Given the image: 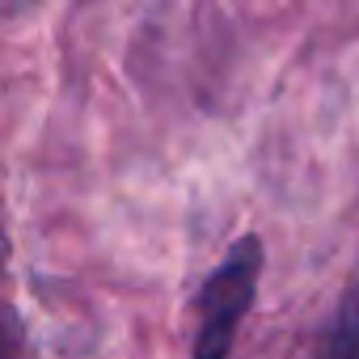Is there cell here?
<instances>
[{
	"label": "cell",
	"instance_id": "3",
	"mask_svg": "<svg viewBox=\"0 0 359 359\" xmlns=\"http://www.w3.org/2000/svg\"><path fill=\"white\" fill-rule=\"evenodd\" d=\"M0 359H18V346H13V334H9L5 317H0Z\"/></svg>",
	"mask_w": 359,
	"mask_h": 359
},
{
	"label": "cell",
	"instance_id": "1",
	"mask_svg": "<svg viewBox=\"0 0 359 359\" xmlns=\"http://www.w3.org/2000/svg\"><path fill=\"white\" fill-rule=\"evenodd\" d=\"M262 275V241L241 237L212 279L199 292V330H195V359H229L241 317L254 304V287Z\"/></svg>",
	"mask_w": 359,
	"mask_h": 359
},
{
	"label": "cell",
	"instance_id": "2",
	"mask_svg": "<svg viewBox=\"0 0 359 359\" xmlns=\"http://www.w3.org/2000/svg\"><path fill=\"white\" fill-rule=\"evenodd\" d=\"M317 359H359V271L346 283V296L317 346Z\"/></svg>",
	"mask_w": 359,
	"mask_h": 359
}]
</instances>
